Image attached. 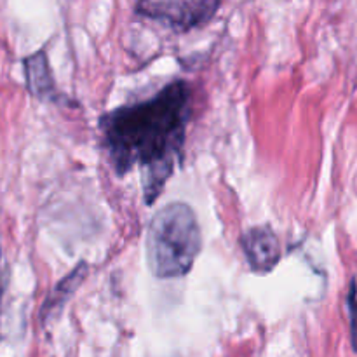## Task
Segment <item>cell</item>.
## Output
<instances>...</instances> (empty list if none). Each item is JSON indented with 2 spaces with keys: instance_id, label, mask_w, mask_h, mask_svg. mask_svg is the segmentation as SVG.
I'll return each mask as SVG.
<instances>
[{
  "instance_id": "1",
  "label": "cell",
  "mask_w": 357,
  "mask_h": 357,
  "mask_svg": "<svg viewBox=\"0 0 357 357\" xmlns=\"http://www.w3.org/2000/svg\"><path fill=\"white\" fill-rule=\"evenodd\" d=\"M194 91L187 80H171L146 100L108 110L100 117L101 143L112 169L126 176L139 169L143 199L152 206L185 159Z\"/></svg>"
},
{
  "instance_id": "2",
  "label": "cell",
  "mask_w": 357,
  "mask_h": 357,
  "mask_svg": "<svg viewBox=\"0 0 357 357\" xmlns=\"http://www.w3.org/2000/svg\"><path fill=\"white\" fill-rule=\"evenodd\" d=\"M146 264L157 279L185 278L202 250V230L194 208L174 201L152 216L146 229Z\"/></svg>"
},
{
  "instance_id": "3",
  "label": "cell",
  "mask_w": 357,
  "mask_h": 357,
  "mask_svg": "<svg viewBox=\"0 0 357 357\" xmlns=\"http://www.w3.org/2000/svg\"><path fill=\"white\" fill-rule=\"evenodd\" d=\"M222 7L220 0H181V2H138L136 14L159 21L178 33L195 30L213 20Z\"/></svg>"
},
{
  "instance_id": "4",
  "label": "cell",
  "mask_w": 357,
  "mask_h": 357,
  "mask_svg": "<svg viewBox=\"0 0 357 357\" xmlns=\"http://www.w3.org/2000/svg\"><path fill=\"white\" fill-rule=\"evenodd\" d=\"M241 250L255 274H268L281 260V246L274 230L268 225H257L241 236Z\"/></svg>"
},
{
  "instance_id": "5",
  "label": "cell",
  "mask_w": 357,
  "mask_h": 357,
  "mask_svg": "<svg viewBox=\"0 0 357 357\" xmlns=\"http://www.w3.org/2000/svg\"><path fill=\"white\" fill-rule=\"evenodd\" d=\"M24 77H26L28 91L33 94L37 100L59 103L65 101V96L56 89L54 79H52L51 66H49L47 56L44 51H37L24 58Z\"/></svg>"
},
{
  "instance_id": "6",
  "label": "cell",
  "mask_w": 357,
  "mask_h": 357,
  "mask_svg": "<svg viewBox=\"0 0 357 357\" xmlns=\"http://www.w3.org/2000/svg\"><path fill=\"white\" fill-rule=\"evenodd\" d=\"M87 272H89V265H87L86 261H80L68 275H65V278L54 286L52 293L47 296L44 305H42V323H47L51 317H54L56 314H59L65 309L66 302L72 298L73 293L79 289V286L82 284L84 279L87 278Z\"/></svg>"
},
{
  "instance_id": "7",
  "label": "cell",
  "mask_w": 357,
  "mask_h": 357,
  "mask_svg": "<svg viewBox=\"0 0 357 357\" xmlns=\"http://www.w3.org/2000/svg\"><path fill=\"white\" fill-rule=\"evenodd\" d=\"M347 305H349V316H351L352 342H354V347H357V282L354 279H352L351 286H349Z\"/></svg>"
},
{
  "instance_id": "8",
  "label": "cell",
  "mask_w": 357,
  "mask_h": 357,
  "mask_svg": "<svg viewBox=\"0 0 357 357\" xmlns=\"http://www.w3.org/2000/svg\"><path fill=\"white\" fill-rule=\"evenodd\" d=\"M6 284H7V281H6V260H3L2 250H0V300H2Z\"/></svg>"
}]
</instances>
